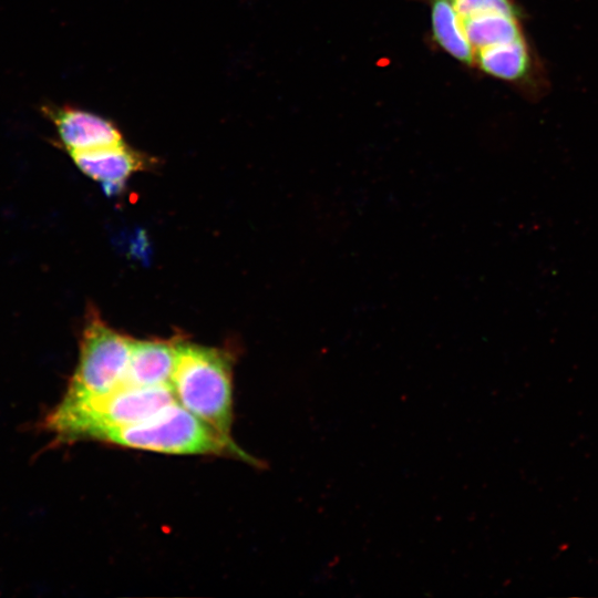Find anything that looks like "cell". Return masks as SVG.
Here are the masks:
<instances>
[{
  "mask_svg": "<svg viewBox=\"0 0 598 598\" xmlns=\"http://www.w3.org/2000/svg\"><path fill=\"white\" fill-rule=\"evenodd\" d=\"M132 343L133 340L110 328L97 315H90L82 332L79 361L63 399H87L122 386Z\"/></svg>",
  "mask_w": 598,
  "mask_h": 598,
  "instance_id": "obj_4",
  "label": "cell"
},
{
  "mask_svg": "<svg viewBox=\"0 0 598 598\" xmlns=\"http://www.w3.org/2000/svg\"><path fill=\"white\" fill-rule=\"evenodd\" d=\"M431 28L433 39L441 49L458 62L474 65L473 49L450 0H431Z\"/></svg>",
  "mask_w": 598,
  "mask_h": 598,
  "instance_id": "obj_9",
  "label": "cell"
},
{
  "mask_svg": "<svg viewBox=\"0 0 598 598\" xmlns=\"http://www.w3.org/2000/svg\"><path fill=\"white\" fill-rule=\"evenodd\" d=\"M177 343L167 341H133L123 385H171L176 364Z\"/></svg>",
  "mask_w": 598,
  "mask_h": 598,
  "instance_id": "obj_8",
  "label": "cell"
},
{
  "mask_svg": "<svg viewBox=\"0 0 598 598\" xmlns=\"http://www.w3.org/2000/svg\"><path fill=\"white\" fill-rule=\"evenodd\" d=\"M175 401L171 385H122L87 399H62L45 425L64 442L93 440L101 432L145 421Z\"/></svg>",
  "mask_w": 598,
  "mask_h": 598,
  "instance_id": "obj_1",
  "label": "cell"
},
{
  "mask_svg": "<svg viewBox=\"0 0 598 598\" xmlns=\"http://www.w3.org/2000/svg\"><path fill=\"white\" fill-rule=\"evenodd\" d=\"M69 155L86 176L109 185L125 182L132 174L150 164L147 156L124 142Z\"/></svg>",
  "mask_w": 598,
  "mask_h": 598,
  "instance_id": "obj_7",
  "label": "cell"
},
{
  "mask_svg": "<svg viewBox=\"0 0 598 598\" xmlns=\"http://www.w3.org/2000/svg\"><path fill=\"white\" fill-rule=\"evenodd\" d=\"M460 20L474 59L485 50L528 41L519 7L460 16Z\"/></svg>",
  "mask_w": 598,
  "mask_h": 598,
  "instance_id": "obj_6",
  "label": "cell"
},
{
  "mask_svg": "<svg viewBox=\"0 0 598 598\" xmlns=\"http://www.w3.org/2000/svg\"><path fill=\"white\" fill-rule=\"evenodd\" d=\"M171 388L182 406L220 434L231 437L233 372L225 352L177 343Z\"/></svg>",
  "mask_w": 598,
  "mask_h": 598,
  "instance_id": "obj_3",
  "label": "cell"
},
{
  "mask_svg": "<svg viewBox=\"0 0 598 598\" xmlns=\"http://www.w3.org/2000/svg\"><path fill=\"white\" fill-rule=\"evenodd\" d=\"M458 16H470L495 9L519 7L516 0H450Z\"/></svg>",
  "mask_w": 598,
  "mask_h": 598,
  "instance_id": "obj_10",
  "label": "cell"
},
{
  "mask_svg": "<svg viewBox=\"0 0 598 598\" xmlns=\"http://www.w3.org/2000/svg\"><path fill=\"white\" fill-rule=\"evenodd\" d=\"M93 440L165 454L231 455L254 463L231 437L214 430L177 401L145 421L101 432Z\"/></svg>",
  "mask_w": 598,
  "mask_h": 598,
  "instance_id": "obj_2",
  "label": "cell"
},
{
  "mask_svg": "<svg viewBox=\"0 0 598 598\" xmlns=\"http://www.w3.org/2000/svg\"><path fill=\"white\" fill-rule=\"evenodd\" d=\"M69 154L124 142L118 127L95 113L70 105L43 109Z\"/></svg>",
  "mask_w": 598,
  "mask_h": 598,
  "instance_id": "obj_5",
  "label": "cell"
}]
</instances>
